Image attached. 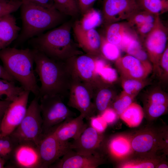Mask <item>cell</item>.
<instances>
[{"mask_svg": "<svg viewBox=\"0 0 168 168\" xmlns=\"http://www.w3.org/2000/svg\"><path fill=\"white\" fill-rule=\"evenodd\" d=\"M25 90L16 86L14 81L0 78V100L12 101Z\"/></svg>", "mask_w": 168, "mask_h": 168, "instance_id": "d4e9b609", "label": "cell"}, {"mask_svg": "<svg viewBox=\"0 0 168 168\" xmlns=\"http://www.w3.org/2000/svg\"><path fill=\"white\" fill-rule=\"evenodd\" d=\"M0 78L10 81H15L13 78L7 72L3 66L1 65H0Z\"/></svg>", "mask_w": 168, "mask_h": 168, "instance_id": "f6af8a7d", "label": "cell"}, {"mask_svg": "<svg viewBox=\"0 0 168 168\" xmlns=\"http://www.w3.org/2000/svg\"><path fill=\"white\" fill-rule=\"evenodd\" d=\"M99 75L102 81L107 84L111 85L118 78L116 70L107 64L100 70Z\"/></svg>", "mask_w": 168, "mask_h": 168, "instance_id": "e575fe53", "label": "cell"}, {"mask_svg": "<svg viewBox=\"0 0 168 168\" xmlns=\"http://www.w3.org/2000/svg\"><path fill=\"white\" fill-rule=\"evenodd\" d=\"M90 120L91 126L100 133H103L107 127V124L100 114L92 117Z\"/></svg>", "mask_w": 168, "mask_h": 168, "instance_id": "8d00e7d4", "label": "cell"}, {"mask_svg": "<svg viewBox=\"0 0 168 168\" xmlns=\"http://www.w3.org/2000/svg\"><path fill=\"white\" fill-rule=\"evenodd\" d=\"M147 84V82L145 79H123L122 82L123 91L127 94L135 97Z\"/></svg>", "mask_w": 168, "mask_h": 168, "instance_id": "f546056e", "label": "cell"}, {"mask_svg": "<svg viewBox=\"0 0 168 168\" xmlns=\"http://www.w3.org/2000/svg\"><path fill=\"white\" fill-rule=\"evenodd\" d=\"M129 127L138 126L144 117L143 109L138 104L133 102L119 116Z\"/></svg>", "mask_w": 168, "mask_h": 168, "instance_id": "cb8c5ba5", "label": "cell"}, {"mask_svg": "<svg viewBox=\"0 0 168 168\" xmlns=\"http://www.w3.org/2000/svg\"><path fill=\"white\" fill-rule=\"evenodd\" d=\"M39 100L38 97H35L27 107L21 122L9 135L18 144L28 143L38 147L43 137V120Z\"/></svg>", "mask_w": 168, "mask_h": 168, "instance_id": "5b68a950", "label": "cell"}, {"mask_svg": "<svg viewBox=\"0 0 168 168\" xmlns=\"http://www.w3.org/2000/svg\"><path fill=\"white\" fill-rule=\"evenodd\" d=\"M97 57L83 54L74 56L66 61L69 67L73 78L86 85L93 92L98 88L109 85L102 81L97 72Z\"/></svg>", "mask_w": 168, "mask_h": 168, "instance_id": "ba28073f", "label": "cell"}, {"mask_svg": "<svg viewBox=\"0 0 168 168\" xmlns=\"http://www.w3.org/2000/svg\"><path fill=\"white\" fill-rule=\"evenodd\" d=\"M100 56L111 61H116L120 58V52L118 46L107 41L101 36Z\"/></svg>", "mask_w": 168, "mask_h": 168, "instance_id": "f1b7e54d", "label": "cell"}, {"mask_svg": "<svg viewBox=\"0 0 168 168\" xmlns=\"http://www.w3.org/2000/svg\"><path fill=\"white\" fill-rule=\"evenodd\" d=\"M30 93L25 90L10 104L2 119L0 137L10 135L21 122L27 111Z\"/></svg>", "mask_w": 168, "mask_h": 168, "instance_id": "8fae6325", "label": "cell"}, {"mask_svg": "<svg viewBox=\"0 0 168 168\" xmlns=\"http://www.w3.org/2000/svg\"><path fill=\"white\" fill-rule=\"evenodd\" d=\"M108 85L98 88L93 93L92 102L95 112L100 114L105 110L110 107L114 100V93Z\"/></svg>", "mask_w": 168, "mask_h": 168, "instance_id": "603a6c76", "label": "cell"}, {"mask_svg": "<svg viewBox=\"0 0 168 168\" xmlns=\"http://www.w3.org/2000/svg\"><path fill=\"white\" fill-rule=\"evenodd\" d=\"M135 97L123 91L119 96L114 100L110 107L119 116L133 102Z\"/></svg>", "mask_w": 168, "mask_h": 168, "instance_id": "d6a6232c", "label": "cell"}, {"mask_svg": "<svg viewBox=\"0 0 168 168\" xmlns=\"http://www.w3.org/2000/svg\"><path fill=\"white\" fill-rule=\"evenodd\" d=\"M21 30L11 14L0 17V50L8 47L16 40Z\"/></svg>", "mask_w": 168, "mask_h": 168, "instance_id": "44dd1931", "label": "cell"}, {"mask_svg": "<svg viewBox=\"0 0 168 168\" xmlns=\"http://www.w3.org/2000/svg\"><path fill=\"white\" fill-rule=\"evenodd\" d=\"M105 152L117 163L131 156L133 154L130 135L118 134L106 142Z\"/></svg>", "mask_w": 168, "mask_h": 168, "instance_id": "d6986e66", "label": "cell"}, {"mask_svg": "<svg viewBox=\"0 0 168 168\" xmlns=\"http://www.w3.org/2000/svg\"><path fill=\"white\" fill-rule=\"evenodd\" d=\"M142 49L141 44L135 38L129 44L125 51L128 54L133 56Z\"/></svg>", "mask_w": 168, "mask_h": 168, "instance_id": "ab89813d", "label": "cell"}, {"mask_svg": "<svg viewBox=\"0 0 168 168\" xmlns=\"http://www.w3.org/2000/svg\"><path fill=\"white\" fill-rule=\"evenodd\" d=\"M168 105V97L166 94L160 91L151 92L147 96L144 103Z\"/></svg>", "mask_w": 168, "mask_h": 168, "instance_id": "d590c367", "label": "cell"}, {"mask_svg": "<svg viewBox=\"0 0 168 168\" xmlns=\"http://www.w3.org/2000/svg\"><path fill=\"white\" fill-rule=\"evenodd\" d=\"M0 59L3 66L25 90L39 98L40 87L34 69L33 49L7 47L0 50Z\"/></svg>", "mask_w": 168, "mask_h": 168, "instance_id": "277c9868", "label": "cell"}, {"mask_svg": "<svg viewBox=\"0 0 168 168\" xmlns=\"http://www.w3.org/2000/svg\"></svg>", "mask_w": 168, "mask_h": 168, "instance_id": "c3c4849f", "label": "cell"}, {"mask_svg": "<svg viewBox=\"0 0 168 168\" xmlns=\"http://www.w3.org/2000/svg\"><path fill=\"white\" fill-rule=\"evenodd\" d=\"M34 3L47 8H54L53 0H30Z\"/></svg>", "mask_w": 168, "mask_h": 168, "instance_id": "ee69618b", "label": "cell"}, {"mask_svg": "<svg viewBox=\"0 0 168 168\" xmlns=\"http://www.w3.org/2000/svg\"><path fill=\"white\" fill-rule=\"evenodd\" d=\"M11 102L5 100H0V134L1 125L5 112Z\"/></svg>", "mask_w": 168, "mask_h": 168, "instance_id": "7bdbcfd3", "label": "cell"}, {"mask_svg": "<svg viewBox=\"0 0 168 168\" xmlns=\"http://www.w3.org/2000/svg\"><path fill=\"white\" fill-rule=\"evenodd\" d=\"M165 155H137L133 154L127 159L117 163L119 168H155Z\"/></svg>", "mask_w": 168, "mask_h": 168, "instance_id": "7402d4cb", "label": "cell"}, {"mask_svg": "<svg viewBox=\"0 0 168 168\" xmlns=\"http://www.w3.org/2000/svg\"><path fill=\"white\" fill-rule=\"evenodd\" d=\"M82 15L87 10L93 7L96 1L98 0H75Z\"/></svg>", "mask_w": 168, "mask_h": 168, "instance_id": "f35d334b", "label": "cell"}, {"mask_svg": "<svg viewBox=\"0 0 168 168\" xmlns=\"http://www.w3.org/2000/svg\"><path fill=\"white\" fill-rule=\"evenodd\" d=\"M21 4L22 0H0V17L16 11Z\"/></svg>", "mask_w": 168, "mask_h": 168, "instance_id": "836d02e7", "label": "cell"}, {"mask_svg": "<svg viewBox=\"0 0 168 168\" xmlns=\"http://www.w3.org/2000/svg\"><path fill=\"white\" fill-rule=\"evenodd\" d=\"M7 160L2 157L0 156V168H3L4 167Z\"/></svg>", "mask_w": 168, "mask_h": 168, "instance_id": "7dc6e473", "label": "cell"}, {"mask_svg": "<svg viewBox=\"0 0 168 168\" xmlns=\"http://www.w3.org/2000/svg\"><path fill=\"white\" fill-rule=\"evenodd\" d=\"M50 166L54 168H96L105 162L104 156L78 154L70 149Z\"/></svg>", "mask_w": 168, "mask_h": 168, "instance_id": "9a60e30c", "label": "cell"}, {"mask_svg": "<svg viewBox=\"0 0 168 168\" xmlns=\"http://www.w3.org/2000/svg\"><path fill=\"white\" fill-rule=\"evenodd\" d=\"M18 144L8 135L0 137V156L7 161L10 160Z\"/></svg>", "mask_w": 168, "mask_h": 168, "instance_id": "1f68e13d", "label": "cell"}, {"mask_svg": "<svg viewBox=\"0 0 168 168\" xmlns=\"http://www.w3.org/2000/svg\"><path fill=\"white\" fill-rule=\"evenodd\" d=\"M72 30L77 44L85 54L100 57L101 36L96 29H83L76 20L72 25Z\"/></svg>", "mask_w": 168, "mask_h": 168, "instance_id": "2e32d148", "label": "cell"}, {"mask_svg": "<svg viewBox=\"0 0 168 168\" xmlns=\"http://www.w3.org/2000/svg\"><path fill=\"white\" fill-rule=\"evenodd\" d=\"M115 66L123 79H145L153 70L151 63L127 54L115 61Z\"/></svg>", "mask_w": 168, "mask_h": 168, "instance_id": "5bb4252c", "label": "cell"}, {"mask_svg": "<svg viewBox=\"0 0 168 168\" xmlns=\"http://www.w3.org/2000/svg\"><path fill=\"white\" fill-rule=\"evenodd\" d=\"M64 99L55 95H45L39 98L43 136L54 131L63 122L75 116V114L64 103Z\"/></svg>", "mask_w": 168, "mask_h": 168, "instance_id": "52a82bcc", "label": "cell"}, {"mask_svg": "<svg viewBox=\"0 0 168 168\" xmlns=\"http://www.w3.org/2000/svg\"><path fill=\"white\" fill-rule=\"evenodd\" d=\"M71 21L64 22L30 40L33 49L54 60L65 62L70 58L84 54L73 40Z\"/></svg>", "mask_w": 168, "mask_h": 168, "instance_id": "7a4b0ae2", "label": "cell"}, {"mask_svg": "<svg viewBox=\"0 0 168 168\" xmlns=\"http://www.w3.org/2000/svg\"><path fill=\"white\" fill-rule=\"evenodd\" d=\"M106 141L103 133L87 127L76 140L69 144L70 148L81 154L104 156Z\"/></svg>", "mask_w": 168, "mask_h": 168, "instance_id": "30bf717a", "label": "cell"}, {"mask_svg": "<svg viewBox=\"0 0 168 168\" xmlns=\"http://www.w3.org/2000/svg\"><path fill=\"white\" fill-rule=\"evenodd\" d=\"M70 142H62L56 137L53 132L44 135L38 147L41 168H49L70 149Z\"/></svg>", "mask_w": 168, "mask_h": 168, "instance_id": "7c38bea8", "label": "cell"}, {"mask_svg": "<svg viewBox=\"0 0 168 168\" xmlns=\"http://www.w3.org/2000/svg\"><path fill=\"white\" fill-rule=\"evenodd\" d=\"M160 67H161L164 74L167 76L168 74V49L166 48L161 57L160 61Z\"/></svg>", "mask_w": 168, "mask_h": 168, "instance_id": "60d3db41", "label": "cell"}, {"mask_svg": "<svg viewBox=\"0 0 168 168\" xmlns=\"http://www.w3.org/2000/svg\"><path fill=\"white\" fill-rule=\"evenodd\" d=\"M54 8L63 15L75 18L80 13L75 0H53Z\"/></svg>", "mask_w": 168, "mask_h": 168, "instance_id": "83f0119b", "label": "cell"}, {"mask_svg": "<svg viewBox=\"0 0 168 168\" xmlns=\"http://www.w3.org/2000/svg\"><path fill=\"white\" fill-rule=\"evenodd\" d=\"M15 166L22 168H41L38 148L32 144H18L10 159Z\"/></svg>", "mask_w": 168, "mask_h": 168, "instance_id": "ac0fdd59", "label": "cell"}, {"mask_svg": "<svg viewBox=\"0 0 168 168\" xmlns=\"http://www.w3.org/2000/svg\"><path fill=\"white\" fill-rule=\"evenodd\" d=\"M100 115L108 125L114 123L119 117L115 110L111 107L105 110Z\"/></svg>", "mask_w": 168, "mask_h": 168, "instance_id": "74e56055", "label": "cell"}, {"mask_svg": "<svg viewBox=\"0 0 168 168\" xmlns=\"http://www.w3.org/2000/svg\"><path fill=\"white\" fill-rule=\"evenodd\" d=\"M130 135L133 154L156 155L160 152L168 154L166 128H146Z\"/></svg>", "mask_w": 168, "mask_h": 168, "instance_id": "8992f818", "label": "cell"}, {"mask_svg": "<svg viewBox=\"0 0 168 168\" xmlns=\"http://www.w3.org/2000/svg\"><path fill=\"white\" fill-rule=\"evenodd\" d=\"M106 26L105 35L104 37L108 42L118 46L122 40L121 26L118 23H112Z\"/></svg>", "mask_w": 168, "mask_h": 168, "instance_id": "4dcf8cb0", "label": "cell"}, {"mask_svg": "<svg viewBox=\"0 0 168 168\" xmlns=\"http://www.w3.org/2000/svg\"><path fill=\"white\" fill-rule=\"evenodd\" d=\"M82 17L78 20L81 28L85 30L95 29L103 22L102 13L93 7L82 15Z\"/></svg>", "mask_w": 168, "mask_h": 168, "instance_id": "484cf974", "label": "cell"}, {"mask_svg": "<svg viewBox=\"0 0 168 168\" xmlns=\"http://www.w3.org/2000/svg\"><path fill=\"white\" fill-rule=\"evenodd\" d=\"M168 164L165 160L160 161L156 166L155 168H167Z\"/></svg>", "mask_w": 168, "mask_h": 168, "instance_id": "bcb514c9", "label": "cell"}, {"mask_svg": "<svg viewBox=\"0 0 168 168\" xmlns=\"http://www.w3.org/2000/svg\"><path fill=\"white\" fill-rule=\"evenodd\" d=\"M155 23H146L139 26V30L141 34H149L155 28Z\"/></svg>", "mask_w": 168, "mask_h": 168, "instance_id": "b9f144b4", "label": "cell"}, {"mask_svg": "<svg viewBox=\"0 0 168 168\" xmlns=\"http://www.w3.org/2000/svg\"><path fill=\"white\" fill-rule=\"evenodd\" d=\"M35 71L41 83L39 99L45 95L68 96L73 81L71 70L67 63L53 60L34 49Z\"/></svg>", "mask_w": 168, "mask_h": 168, "instance_id": "6da1fadb", "label": "cell"}, {"mask_svg": "<svg viewBox=\"0 0 168 168\" xmlns=\"http://www.w3.org/2000/svg\"><path fill=\"white\" fill-rule=\"evenodd\" d=\"M167 36L162 29L155 27L149 33L146 41V46L149 57L153 63V69L156 70L161 75L160 59L166 48Z\"/></svg>", "mask_w": 168, "mask_h": 168, "instance_id": "e0dca14e", "label": "cell"}, {"mask_svg": "<svg viewBox=\"0 0 168 168\" xmlns=\"http://www.w3.org/2000/svg\"><path fill=\"white\" fill-rule=\"evenodd\" d=\"M93 91L87 86L73 78L68 95L67 105L75 108L87 120L96 114L92 102Z\"/></svg>", "mask_w": 168, "mask_h": 168, "instance_id": "9c48e42d", "label": "cell"}, {"mask_svg": "<svg viewBox=\"0 0 168 168\" xmlns=\"http://www.w3.org/2000/svg\"><path fill=\"white\" fill-rule=\"evenodd\" d=\"M22 28L17 39L23 42L56 27L64 22L65 16L55 8H47L30 0H22Z\"/></svg>", "mask_w": 168, "mask_h": 168, "instance_id": "3957f363", "label": "cell"}, {"mask_svg": "<svg viewBox=\"0 0 168 168\" xmlns=\"http://www.w3.org/2000/svg\"><path fill=\"white\" fill-rule=\"evenodd\" d=\"M139 9L155 15L160 13L168 7L167 0H135Z\"/></svg>", "mask_w": 168, "mask_h": 168, "instance_id": "4316f807", "label": "cell"}, {"mask_svg": "<svg viewBox=\"0 0 168 168\" xmlns=\"http://www.w3.org/2000/svg\"><path fill=\"white\" fill-rule=\"evenodd\" d=\"M139 9L135 0H103L102 23L106 26L131 17Z\"/></svg>", "mask_w": 168, "mask_h": 168, "instance_id": "4fadbf2b", "label": "cell"}, {"mask_svg": "<svg viewBox=\"0 0 168 168\" xmlns=\"http://www.w3.org/2000/svg\"><path fill=\"white\" fill-rule=\"evenodd\" d=\"M81 114L63 122L53 131L57 138L60 142L66 143L71 138L77 139L87 127Z\"/></svg>", "mask_w": 168, "mask_h": 168, "instance_id": "ffe728a7", "label": "cell"}]
</instances>
